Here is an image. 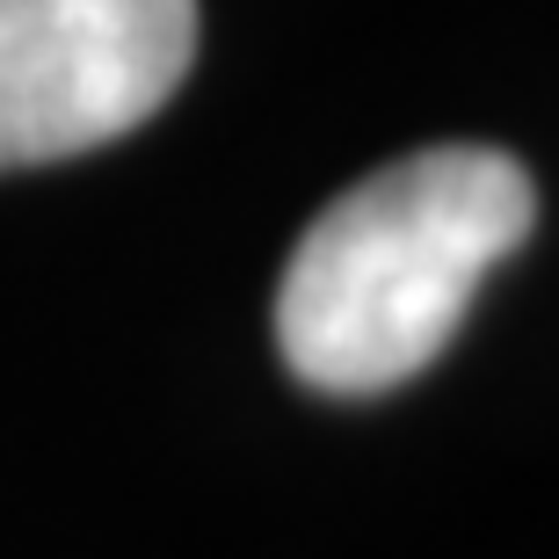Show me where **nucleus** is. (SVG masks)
I'll list each match as a JSON object with an SVG mask.
<instances>
[{"label":"nucleus","instance_id":"nucleus-2","mask_svg":"<svg viewBox=\"0 0 559 559\" xmlns=\"http://www.w3.org/2000/svg\"><path fill=\"white\" fill-rule=\"evenodd\" d=\"M197 59V0H0V167L139 131Z\"/></svg>","mask_w":559,"mask_h":559},{"label":"nucleus","instance_id":"nucleus-1","mask_svg":"<svg viewBox=\"0 0 559 559\" xmlns=\"http://www.w3.org/2000/svg\"><path fill=\"white\" fill-rule=\"evenodd\" d=\"M531 226L538 189L501 145H429L378 167L290 248L276 349L312 393H393L451 349L479 284Z\"/></svg>","mask_w":559,"mask_h":559}]
</instances>
